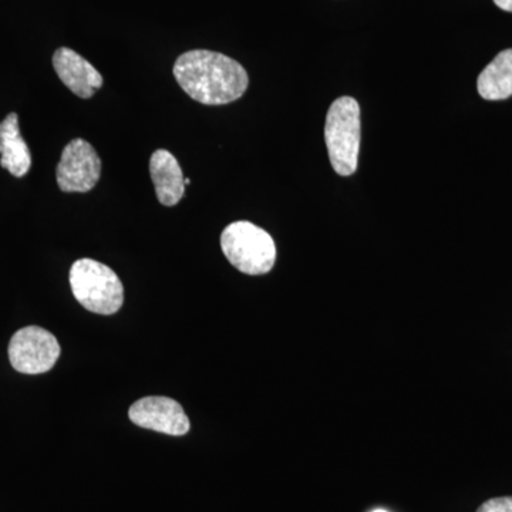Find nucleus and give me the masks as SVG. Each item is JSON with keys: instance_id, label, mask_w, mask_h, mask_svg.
Listing matches in <instances>:
<instances>
[{"instance_id": "f257e3e1", "label": "nucleus", "mask_w": 512, "mask_h": 512, "mask_svg": "<svg viewBox=\"0 0 512 512\" xmlns=\"http://www.w3.org/2000/svg\"><path fill=\"white\" fill-rule=\"evenodd\" d=\"M175 80L192 100L224 106L247 92V70L231 57L210 50H191L175 60Z\"/></svg>"}, {"instance_id": "f03ea898", "label": "nucleus", "mask_w": 512, "mask_h": 512, "mask_svg": "<svg viewBox=\"0 0 512 512\" xmlns=\"http://www.w3.org/2000/svg\"><path fill=\"white\" fill-rule=\"evenodd\" d=\"M70 288L76 301L97 315H114L124 303V286L110 266L83 258L70 268Z\"/></svg>"}, {"instance_id": "7ed1b4c3", "label": "nucleus", "mask_w": 512, "mask_h": 512, "mask_svg": "<svg viewBox=\"0 0 512 512\" xmlns=\"http://www.w3.org/2000/svg\"><path fill=\"white\" fill-rule=\"evenodd\" d=\"M221 248L229 264L247 275H265L276 261L274 239L265 229L248 221L229 224L221 235Z\"/></svg>"}, {"instance_id": "20e7f679", "label": "nucleus", "mask_w": 512, "mask_h": 512, "mask_svg": "<svg viewBox=\"0 0 512 512\" xmlns=\"http://www.w3.org/2000/svg\"><path fill=\"white\" fill-rule=\"evenodd\" d=\"M325 140L333 170L355 174L360 150V107L352 97L333 101L326 116Z\"/></svg>"}, {"instance_id": "39448f33", "label": "nucleus", "mask_w": 512, "mask_h": 512, "mask_svg": "<svg viewBox=\"0 0 512 512\" xmlns=\"http://www.w3.org/2000/svg\"><path fill=\"white\" fill-rule=\"evenodd\" d=\"M60 357L56 336L39 326L18 330L9 343V360L23 375H42L55 367Z\"/></svg>"}, {"instance_id": "423d86ee", "label": "nucleus", "mask_w": 512, "mask_h": 512, "mask_svg": "<svg viewBox=\"0 0 512 512\" xmlns=\"http://www.w3.org/2000/svg\"><path fill=\"white\" fill-rule=\"evenodd\" d=\"M101 158L92 144L74 138L64 147L56 168L57 184L63 192H89L99 183Z\"/></svg>"}, {"instance_id": "0eeeda50", "label": "nucleus", "mask_w": 512, "mask_h": 512, "mask_svg": "<svg viewBox=\"0 0 512 512\" xmlns=\"http://www.w3.org/2000/svg\"><path fill=\"white\" fill-rule=\"evenodd\" d=\"M128 417L138 427L168 436H185L191 427L183 406L170 397H143L130 407Z\"/></svg>"}, {"instance_id": "6e6552de", "label": "nucleus", "mask_w": 512, "mask_h": 512, "mask_svg": "<svg viewBox=\"0 0 512 512\" xmlns=\"http://www.w3.org/2000/svg\"><path fill=\"white\" fill-rule=\"evenodd\" d=\"M53 67L64 86L80 99H90L103 86V76L93 64L69 47L56 50Z\"/></svg>"}, {"instance_id": "1a4fd4ad", "label": "nucleus", "mask_w": 512, "mask_h": 512, "mask_svg": "<svg viewBox=\"0 0 512 512\" xmlns=\"http://www.w3.org/2000/svg\"><path fill=\"white\" fill-rule=\"evenodd\" d=\"M150 175L157 200L164 207H175L183 200L185 178L177 158L168 150H157L150 158Z\"/></svg>"}, {"instance_id": "9d476101", "label": "nucleus", "mask_w": 512, "mask_h": 512, "mask_svg": "<svg viewBox=\"0 0 512 512\" xmlns=\"http://www.w3.org/2000/svg\"><path fill=\"white\" fill-rule=\"evenodd\" d=\"M0 165L18 178L25 177L32 167V154L20 134L16 113H10L0 123Z\"/></svg>"}, {"instance_id": "9b49d317", "label": "nucleus", "mask_w": 512, "mask_h": 512, "mask_svg": "<svg viewBox=\"0 0 512 512\" xmlns=\"http://www.w3.org/2000/svg\"><path fill=\"white\" fill-rule=\"evenodd\" d=\"M477 89L485 100H505L512 96V49L498 53L485 67L478 76Z\"/></svg>"}, {"instance_id": "f8f14e48", "label": "nucleus", "mask_w": 512, "mask_h": 512, "mask_svg": "<svg viewBox=\"0 0 512 512\" xmlns=\"http://www.w3.org/2000/svg\"><path fill=\"white\" fill-rule=\"evenodd\" d=\"M477 512H512V497L491 498Z\"/></svg>"}, {"instance_id": "ddd939ff", "label": "nucleus", "mask_w": 512, "mask_h": 512, "mask_svg": "<svg viewBox=\"0 0 512 512\" xmlns=\"http://www.w3.org/2000/svg\"><path fill=\"white\" fill-rule=\"evenodd\" d=\"M498 8L505 10V12L512 13V0H494Z\"/></svg>"}, {"instance_id": "4468645a", "label": "nucleus", "mask_w": 512, "mask_h": 512, "mask_svg": "<svg viewBox=\"0 0 512 512\" xmlns=\"http://www.w3.org/2000/svg\"><path fill=\"white\" fill-rule=\"evenodd\" d=\"M373 512H386V511H383V510H376V511H373Z\"/></svg>"}]
</instances>
